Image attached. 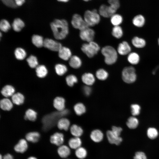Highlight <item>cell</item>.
Here are the masks:
<instances>
[{
    "mask_svg": "<svg viewBox=\"0 0 159 159\" xmlns=\"http://www.w3.org/2000/svg\"><path fill=\"white\" fill-rule=\"evenodd\" d=\"M50 25L54 37L57 39H64L68 34V24L65 19H55Z\"/></svg>",
    "mask_w": 159,
    "mask_h": 159,
    "instance_id": "cell-1",
    "label": "cell"
},
{
    "mask_svg": "<svg viewBox=\"0 0 159 159\" xmlns=\"http://www.w3.org/2000/svg\"><path fill=\"white\" fill-rule=\"evenodd\" d=\"M101 53L104 57V61L108 65H112L115 63L117 58V52L113 47L107 46L103 47Z\"/></svg>",
    "mask_w": 159,
    "mask_h": 159,
    "instance_id": "cell-2",
    "label": "cell"
},
{
    "mask_svg": "<svg viewBox=\"0 0 159 159\" xmlns=\"http://www.w3.org/2000/svg\"><path fill=\"white\" fill-rule=\"evenodd\" d=\"M100 16L96 9L88 10L85 11L83 18L89 26H92L99 23L100 20Z\"/></svg>",
    "mask_w": 159,
    "mask_h": 159,
    "instance_id": "cell-3",
    "label": "cell"
},
{
    "mask_svg": "<svg viewBox=\"0 0 159 159\" xmlns=\"http://www.w3.org/2000/svg\"><path fill=\"white\" fill-rule=\"evenodd\" d=\"M99 45L93 41L83 44L81 49L88 57L92 58L97 54L100 49Z\"/></svg>",
    "mask_w": 159,
    "mask_h": 159,
    "instance_id": "cell-4",
    "label": "cell"
},
{
    "mask_svg": "<svg viewBox=\"0 0 159 159\" xmlns=\"http://www.w3.org/2000/svg\"><path fill=\"white\" fill-rule=\"evenodd\" d=\"M122 77L123 81L127 83L134 82L136 79V75L135 68L129 66L125 67L122 72Z\"/></svg>",
    "mask_w": 159,
    "mask_h": 159,
    "instance_id": "cell-5",
    "label": "cell"
},
{
    "mask_svg": "<svg viewBox=\"0 0 159 159\" xmlns=\"http://www.w3.org/2000/svg\"><path fill=\"white\" fill-rule=\"evenodd\" d=\"M71 23L74 28L80 31L89 27L84 18L77 14H75L73 15Z\"/></svg>",
    "mask_w": 159,
    "mask_h": 159,
    "instance_id": "cell-6",
    "label": "cell"
},
{
    "mask_svg": "<svg viewBox=\"0 0 159 159\" xmlns=\"http://www.w3.org/2000/svg\"><path fill=\"white\" fill-rule=\"evenodd\" d=\"M95 35V32L94 30L89 27L80 31V38L87 42L93 41Z\"/></svg>",
    "mask_w": 159,
    "mask_h": 159,
    "instance_id": "cell-7",
    "label": "cell"
},
{
    "mask_svg": "<svg viewBox=\"0 0 159 159\" xmlns=\"http://www.w3.org/2000/svg\"><path fill=\"white\" fill-rule=\"evenodd\" d=\"M116 11L109 5L103 4L100 6L98 12L100 16L105 18H109L115 14Z\"/></svg>",
    "mask_w": 159,
    "mask_h": 159,
    "instance_id": "cell-8",
    "label": "cell"
},
{
    "mask_svg": "<svg viewBox=\"0 0 159 159\" xmlns=\"http://www.w3.org/2000/svg\"><path fill=\"white\" fill-rule=\"evenodd\" d=\"M43 46L51 51L58 52L62 47L60 43L49 38L44 40Z\"/></svg>",
    "mask_w": 159,
    "mask_h": 159,
    "instance_id": "cell-9",
    "label": "cell"
},
{
    "mask_svg": "<svg viewBox=\"0 0 159 159\" xmlns=\"http://www.w3.org/2000/svg\"><path fill=\"white\" fill-rule=\"evenodd\" d=\"M106 134L108 141L111 144L118 145L122 141V138L113 133L111 130H108Z\"/></svg>",
    "mask_w": 159,
    "mask_h": 159,
    "instance_id": "cell-10",
    "label": "cell"
},
{
    "mask_svg": "<svg viewBox=\"0 0 159 159\" xmlns=\"http://www.w3.org/2000/svg\"><path fill=\"white\" fill-rule=\"evenodd\" d=\"M50 141L51 143L59 146L64 142V135L61 133L55 132L51 136Z\"/></svg>",
    "mask_w": 159,
    "mask_h": 159,
    "instance_id": "cell-11",
    "label": "cell"
},
{
    "mask_svg": "<svg viewBox=\"0 0 159 159\" xmlns=\"http://www.w3.org/2000/svg\"><path fill=\"white\" fill-rule=\"evenodd\" d=\"M54 107L58 111H62L64 109L65 107V100L62 97H57L53 101Z\"/></svg>",
    "mask_w": 159,
    "mask_h": 159,
    "instance_id": "cell-12",
    "label": "cell"
},
{
    "mask_svg": "<svg viewBox=\"0 0 159 159\" xmlns=\"http://www.w3.org/2000/svg\"><path fill=\"white\" fill-rule=\"evenodd\" d=\"M131 50V48L128 44L126 41H123L119 44L117 51L121 55H125L129 53Z\"/></svg>",
    "mask_w": 159,
    "mask_h": 159,
    "instance_id": "cell-13",
    "label": "cell"
},
{
    "mask_svg": "<svg viewBox=\"0 0 159 159\" xmlns=\"http://www.w3.org/2000/svg\"><path fill=\"white\" fill-rule=\"evenodd\" d=\"M58 52L59 57L64 60H69L72 56L71 50L66 47L62 46Z\"/></svg>",
    "mask_w": 159,
    "mask_h": 159,
    "instance_id": "cell-14",
    "label": "cell"
},
{
    "mask_svg": "<svg viewBox=\"0 0 159 159\" xmlns=\"http://www.w3.org/2000/svg\"><path fill=\"white\" fill-rule=\"evenodd\" d=\"M14 88L11 85H6L3 86L1 91L2 95L5 98L12 96L15 93Z\"/></svg>",
    "mask_w": 159,
    "mask_h": 159,
    "instance_id": "cell-15",
    "label": "cell"
},
{
    "mask_svg": "<svg viewBox=\"0 0 159 159\" xmlns=\"http://www.w3.org/2000/svg\"><path fill=\"white\" fill-rule=\"evenodd\" d=\"M0 107L4 111H9L13 108V103L7 98H4L0 100Z\"/></svg>",
    "mask_w": 159,
    "mask_h": 159,
    "instance_id": "cell-16",
    "label": "cell"
},
{
    "mask_svg": "<svg viewBox=\"0 0 159 159\" xmlns=\"http://www.w3.org/2000/svg\"><path fill=\"white\" fill-rule=\"evenodd\" d=\"M28 145L26 140L21 139L15 145L14 149L16 152L23 153L26 151Z\"/></svg>",
    "mask_w": 159,
    "mask_h": 159,
    "instance_id": "cell-17",
    "label": "cell"
},
{
    "mask_svg": "<svg viewBox=\"0 0 159 159\" xmlns=\"http://www.w3.org/2000/svg\"><path fill=\"white\" fill-rule=\"evenodd\" d=\"M12 103L16 105H19L23 103L24 101V95L21 93H14L11 97Z\"/></svg>",
    "mask_w": 159,
    "mask_h": 159,
    "instance_id": "cell-18",
    "label": "cell"
},
{
    "mask_svg": "<svg viewBox=\"0 0 159 159\" xmlns=\"http://www.w3.org/2000/svg\"><path fill=\"white\" fill-rule=\"evenodd\" d=\"M91 140L96 143H99L101 141L103 138V134L102 132L98 129L93 130L90 135Z\"/></svg>",
    "mask_w": 159,
    "mask_h": 159,
    "instance_id": "cell-19",
    "label": "cell"
},
{
    "mask_svg": "<svg viewBox=\"0 0 159 159\" xmlns=\"http://www.w3.org/2000/svg\"><path fill=\"white\" fill-rule=\"evenodd\" d=\"M82 80L85 84L88 86L93 84L95 80L93 75L90 73L84 74L82 76Z\"/></svg>",
    "mask_w": 159,
    "mask_h": 159,
    "instance_id": "cell-20",
    "label": "cell"
},
{
    "mask_svg": "<svg viewBox=\"0 0 159 159\" xmlns=\"http://www.w3.org/2000/svg\"><path fill=\"white\" fill-rule=\"evenodd\" d=\"M82 61L77 56H72L69 59V64L70 67L74 69H77L82 65Z\"/></svg>",
    "mask_w": 159,
    "mask_h": 159,
    "instance_id": "cell-21",
    "label": "cell"
},
{
    "mask_svg": "<svg viewBox=\"0 0 159 159\" xmlns=\"http://www.w3.org/2000/svg\"><path fill=\"white\" fill-rule=\"evenodd\" d=\"M57 152L61 157L65 158L69 155L70 150L69 148L67 146L62 145L58 148Z\"/></svg>",
    "mask_w": 159,
    "mask_h": 159,
    "instance_id": "cell-22",
    "label": "cell"
},
{
    "mask_svg": "<svg viewBox=\"0 0 159 159\" xmlns=\"http://www.w3.org/2000/svg\"><path fill=\"white\" fill-rule=\"evenodd\" d=\"M37 114L36 112L31 108L27 110L25 113L24 119L31 121H35L37 119Z\"/></svg>",
    "mask_w": 159,
    "mask_h": 159,
    "instance_id": "cell-23",
    "label": "cell"
},
{
    "mask_svg": "<svg viewBox=\"0 0 159 159\" xmlns=\"http://www.w3.org/2000/svg\"><path fill=\"white\" fill-rule=\"evenodd\" d=\"M24 26L25 24L24 21L19 18L15 19L12 24L13 30L16 32H20Z\"/></svg>",
    "mask_w": 159,
    "mask_h": 159,
    "instance_id": "cell-24",
    "label": "cell"
},
{
    "mask_svg": "<svg viewBox=\"0 0 159 159\" xmlns=\"http://www.w3.org/2000/svg\"><path fill=\"white\" fill-rule=\"evenodd\" d=\"M70 122L67 119L65 118H60L58 121L57 126L58 128L61 130H67L70 125Z\"/></svg>",
    "mask_w": 159,
    "mask_h": 159,
    "instance_id": "cell-25",
    "label": "cell"
},
{
    "mask_svg": "<svg viewBox=\"0 0 159 159\" xmlns=\"http://www.w3.org/2000/svg\"><path fill=\"white\" fill-rule=\"evenodd\" d=\"M68 144L71 148L76 150L80 147L82 141L79 137H74L69 140Z\"/></svg>",
    "mask_w": 159,
    "mask_h": 159,
    "instance_id": "cell-26",
    "label": "cell"
},
{
    "mask_svg": "<svg viewBox=\"0 0 159 159\" xmlns=\"http://www.w3.org/2000/svg\"><path fill=\"white\" fill-rule=\"evenodd\" d=\"M36 68V75L38 77L43 78L46 76L48 71L44 65H38Z\"/></svg>",
    "mask_w": 159,
    "mask_h": 159,
    "instance_id": "cell-27",
    "label": "cell"
},
{
    "mask_svg": "<svg viewBox=\"0 0 159 159\" xmlns=\"http://www.w3.org/2000/svg\"><path fill=\"white\" fill-rule=\"evenodd\" d=\"M40 134L37 132H32L27 133L25 136L26 140L32 143H36L40 138Z\"/></svg>",
    "mask_w": 159,
    "mask_h": 159,
    "instance_id": "cell-28",
    "label": "cell"
},
{
    "mask_svg": "<svg viewBox=\"0 0 159 159\" xmlns=\"http://www.w3.org/2000/svg\"><path fill=\"white\" fill-rule=\"evenodd\" d=\"M44 40L41 36L38 35H34L32 38V43L39 48L44 46Z\"/></svg>",
    "mask_w": 159,
    "mask_h": 159,
    "instance_id": "cell-29",
    "label": "cell"
},
{
    "mask_svg": "<svg viewBox=\"0 0 159 159\" xmlns=\"http://www.w3.org/2000/svg\"><path fill=\"white\" fill-rule=\"evenodd\" d=\"M71 134L74 137H79L82 134L83 131L81 127L76 125H72L70 128Z\"/></svg>",
    "mask_w": 159,
    "mask_h": 159,
    "instance_id": "cell-30",
    "label": "cell"
},
{
    "mask_svg": "<svg viewBox=\"0 0 159 159\" xmlns=\"http://www.w3.org/2000/svg\"><path fill=\"white\" fill-rule=\"evenodd\" d=\"M133 24L138 27L143 26L145 23V19L144 16L141 15L135 16L132 20Z\"/></svg>",
    "mask_w": 159,
    "mask_h": 159,
    "instance_id": "cell-31",
    "label": "cell"
},
{
    "mask_svg": "<svg viewBox=\"0 0 159 159\" xmlns=\"http://www.w3.org/2000/svg\"><path fill=\"white\" fill-rule=\"evenodd\" d=\"M132 42L133 46L138 48L143 47L146 44L144 39L137 37H135L132 39Z\"/></svg>",
    "mask_w": 159,
    "mask_h": 159,
    "instance_id": "cell-32",
    "label": "cell"
},
{
    "mask_svg": "<svg viewBox=\"0 0 159 159\" xmlns=\"http://www.w3.org/2000/svg\"><path fill=\"white\" fill-rule=\"evenodd\" d=\"M122 16L118 14H115L110 17L111 22L114 26H119L122 23Z\"/></svg>",
    "mask_w": 159,
    "mask_h": 159,
    "instance_id": "cell-33",
    "label": "cell"
},
{
    "mask_svg": "<svg viewBox=\"0 0 159 159\" xmlns=\"http://www.w3.org/2000/svg\"><path fill=\"white\" fill-rule=\"evenodd\" d=\"M14 53L16 59L19 60H23L26 56V53L25 50L20 47L16 48L15 50Z\"/></svg>",
    "mask_w": 159,
    "mask_h": 159,
    "instance_id": "cell-34",
    "label": "cell"
},
{
    "mask_svg": "<svg viewBox=\"0 0 159 159\" xmlns=\"http://www.w3.org/2000/svg\"><path fill=\"white\" fill-rule=\"evenodd\" d=\"M55 69L57 74L59 76L63 75L67 70V68L66 66L61 64H56L55 67Z\"/></svg>",
    "mask_w": 159,
    "mask_h": 159,
    "instance_id": "cell-35",
    "label": "cell"
},
{
    "mask_svg": "<svg viewBox=\"0 0 159 159\" xmlns=\"http://www.w3.org/2000/svg\"><path fill=\"white\" fill-rule=\"evenodd\" d=\"M127 60L130 64H136L139 62L140 57L137 53L132 52L128 55Z\"/></svg>",
    "mask_w": 159,
    "mask_h": 159,
    "instance_id": "cell-36",
    "label": "cell"
},
{
    "mask_svg": "<svg viewBox=\"0 0 159 159\" xmlns=\"http://www.w3.org/2000/svg\"><path fill=\"white\" fill-rule=\"evenodd\" d=\"M138 123V120L137 118L131 117L128 119L126 124L129 128L134 129L137 127Z\"/></svg>",
    "mask_w": 159,
    "mask_h": 159,
    "instance_id": "cell-37",
    "label": "cell"
},
{
    "mask_svg": "<svg viewBox=\"0 0 159 159\" xmlns=\"http://www.w3.org/2000/svg\"><path fill=\"white\" fill-rule=\"evenodd\" d=\"M74 108L75 113L78 115H82L86 111L85 106L81 103H77L75 105Z\"/></svg>",
    "mask_w": 159,
    "mask_h": 159,
    "instance_id": "cell-38",
    "label": "cell"
},
{
    "mask_svg": "<svg viewBox=\"0 0 159 159\" xmlns=\"http://www.w3.org/2000/svg\"><path fill=\"white\" fill-rule=\"evenodd\" d=\"M112 34L113 37L119 39L123 35V31L121 27L119 26H115L113 28Z\"/></svg>",
    "mask_w": 159,
    "mask_h": 159,
    "instance_id": "cell-39",
    "label": "cell"
},
{
    "mask_svg": "<svg viewBox=\"0 0 159 159\" xmlns=\"http://www.w3.org/2000/svg\"><path fill=\"white\" fill-rule=\"evenodd\" d=\"M75 154L78 158L83 159L86 157L87 152L84 148L80 147L76 150Z\"/></svg>",
    "mask_w": 159,
    "mask_h": 159,
    "instance_id": "cell-40",
    "label": "cell"
},
{
    "mask_svg": "<svg viewBox=\"0 0 159 159\" xmlns=\"http://www.w3.org/2000/svg\"><path fill=\"white\" fill-rule=\"evenodd\" d=\"M107 72L105 69H98L96 73V76L99 80H106L108 77Z\"/></svg>",
    "mask_w": 159,
    "mask_h": 159,
    "instance_id": "cell-41",
    "label": "cell"
},
{
    "mask_svg": "<svg viewBox=\"0 0 159 159\" xmlns=\"http://www.w3.org/2000/svg\"><path fill=\"white\" fill-rule=\"evenodd\" d=\"M26 61L29 67L32 68H36L38 66L37 59L34 55L30 56L27 59Z\"/></svg>",
    "mask_w": 159,
    "mask_h": 159,
    "instance_id": "cell-42",
    "label": "cell"
},
{
    "mask_svg": "<svg viewBox=\"0 0 159 159\" xmlns=\"http://www.w3.org/2000/svg\"><path fill=\"white\" fill-rule=\"evenodd\" d=\"M11 25L8 21L5 19H2L0 23V28L1 30L4 32L8 31L11 28Z\"/></svg>",
    "mask_w": 159,
    "mask_h": 159,
    "instance_id": "cell-43",
    "label": "cell"
},
{
    "mask_svg": "<svg viewBox=\"0 0 159 159\" xmlns=\"http://www.w3.org/2000/svg\"><path fill=\"white\" fill-rule=\"evenodd\" d=\"M66 81L67 84L70 87L73 86L74 84L77 82V77L73 74H70L66 78Z\"/></svg>",
    "mask_w": 159,
    "mask_h": 159,
    "instance_id": "cell-44",
    "label": "cell"
},
{
    "mask_svg": "<svg viewBox=\"0 0 159 159\" xmlns=\"http://www.w3.org/2000/svg\"><path fill=\"white\" fill-rule=\"evenodd\" d=\"M147 135L149 138L154 139L157 137L158 135V132L155 128L150 127L147 130Z\"/></svg>",
    "mask_w": 159,
    "mask_h": 159,
    "instance_id": "cell-45",
    "label": "cell"
},
{
    "mask_svg": "<svg viewBox=\"0 0 159 159\" xmlns=\"http://www.w3.org/2000/svg\"><path fill=\"white\" fill-rule=\"evenodd\" d=\"M108 2L110 7L116 11L119 8L120 6L119 0H108Z\"/></svg>",
    "mask_w": 159,
    "mask_h": 159,
    "instance_id": "cell-46",
    "label": "cell"
},
{
    "mask_svg": "<svg viewBox=\"0 0 159 159\" xmlns=\"http://www.w3.org/2000/svg\"><path fill=\"white\" fill-rule=\"evenodd\" d=\"M131 108L132 114L133 116L137 115L139 114L140 107L139 105L132 104L131 105Z\"/></svg>",
    "mask_w": 159,
    "mask_h": 159,
    "instance_id": "cell-47",
    "label": "cell"
},
{
    "mask_svg": "<svg viewBox=\"0 0 159 159\" xmlns=\"http://www.w3.org/2000/svg\"><path fill=\"white\" fill-rule=\"evenodd\" d=\"M1 1L4 4L8 6L13 8L17 7L14 0H1Z\"/></svg>",
    "mask_w": 159,
    "mask_h": 159,
    "instance_id": "cell-48",
    "label": "cell"
},
{
    "mask_svg": "<svg viewBox=\"0 0 159 159\" xmlns=\"http://www.w3.org/2000/svg\"><path fill=\"white\" fill-rule=\"evenodd\" d=\"M134 159H147V158L144 153L142 152H138L135 153Z\"/></svg>",
    "mask_w": 159,
    "mask_h": 159,
    "instance_id": "cell-49",
    "label": "cell"
},
{
    "mask_svg": "<svg viewBox=\"0 0 159 159\" xmlns=\"http://www.w3.org/2000/svg\"><path fill=\"white\" fill-rule=\"evenodd\" d=\"M111 131L115 134L120 136L122 129L120 127L113 126L112 127Z\"/></svg>",
    "mask_w": 159,
    "mask_h": 159,
    "instance_id": "cell-50",
    "label": "cell"
},
{
    "mask_svg": "<svg viewBox=\"0 0 159 159\" xmlns=\"http://www.w3.org/2000/svg\"><path fill=\"white\" fill-rule=\"evenodd\" d=\"M82 89L83 93L86 96L89 95L92 92L91 88L88 86H84Z\"/></svg>",
    "mask_w": 159,
    "mask_h": 159,
    "instance_id": "cell-51",
    "label": "cell"
},
{
    "mask_svg": "<svg viewBox=\"0 0 159 159\" xmlns=\"http://www.w3.org/2000/svg\"><path fill=\"white\" fill-rule=\"evenodd\" d=\"M26 0H14L17 6H22L25 2Z\"/></svg>",
    "mask_w": 159,
    "mask_h": 159,
    "instance_id": "cell-52",
    "label": "cell"
},
{
    "mask_svg": "<svg viewBox=\"0 0 159 159\" xmlns=\"http://www.w3.org/2000/svg\"><path fill=\"white\" fill-rule=\"evenodd\" d=\"M3 159H13V158L11 154H7L4 156Z\"/></svg>",
    "mask_w": 159,
    "mask_h": 159,
    "instance_id": "cell-53",
    "label": "cell"
},
{
    "mask_svg": "<svg viewBox=\"0 0 159 159\" xmlns=\"http://www.w3.org/2000/svg\"><path fill=\"white\" fill-rule=\"evenodd\" d=\"M57 0L59 2H64V3L68 2L69 1V0Z\"/></svg>",
    "mask_w": 159,
    "mask_h": 159,
    "instance_id": "cell-54",
    "label": "cell"
},
{
    "mask_svg": "<svg viewBox=\"0 0 159 159\" xmlns=\"http://www.w3.org/2000/svg\"><path fill=\"white\" fill-rule=\"evenodd\" d=\"M27 159H37L36 158L34 157H30L28 158Z\"/></svg>",
    "mask_w": 159,
    "mask_h": 159,
    "instance_id": "cell-55",
    "label": "cell"
},
{
    "mask_svg": "<svg viewBox=\"0 0 159 159\" xmlns=\"http://www.w3.org/2000/svg\"><path fill=\"white\" fill-rule=\"evenodd\" d=\"M3 158L2 157L1 154L0 155V159H3Z\"/></svg>",
    "mask_w": 159,
    "mask_h": 159,
    "instance_id": "cell-56",
    "label": "cell"
},
{
    "mask_svg": "<svg viewBox=\"0 0 159 159\" xmlns=\"http://www.w3.org/2000/svg\"><path fill=\"white\" fill-rule=\"evenodd\" d=\"M82 0L84 1H85L87 2V1H90L91 0Z\"/></svg>",
    "mask_w": 159,
    "mask_h": 159,
    "instance_id": "cell-57",
    "label": "cell"
},
{
    "mask_svg": "<svg viewBox=\"0 0 159 159\" xmlns=\"http://www.w3.org/2000/svg\"><path fill=\"white\" fill-rule=\"evenodd\" d=\"M158 44L159 45V39H158Z\"/></svg>",
    "mask_w": 159,
    "mask_h": 159,
    "instance_id": "cell-58",
    "label": "cell"
}]
</instances>
